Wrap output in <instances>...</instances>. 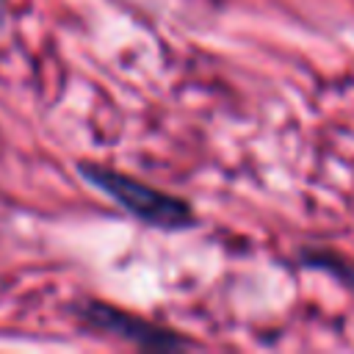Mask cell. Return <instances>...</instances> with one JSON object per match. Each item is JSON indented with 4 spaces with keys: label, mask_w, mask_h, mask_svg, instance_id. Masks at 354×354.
Instances as JSON below:
<instances>
[{
    "label": "cell",
    "mask_w": 354,
    "mask_h": 354,
    "mask_svg": "<svg viewBox=\"0 0 354 354\" xmlns=\"http://www.w3.org/2000/svg\"><path fill=\"white\" fill-rule=\"evenodd\" d=\"M80 313L97 329H105L111 335H119V337L133 340V343L147 346V348H180V346H185V340L180 335H174L171 329H163L158 324H149V321H144L138 315H130V313H124L119 307H111V304L91 301Z\"/></svg>",
    "instance_id": "7a4b0ae2"
},
{
    "label": "cell",
    "mask_w": 354,
    "mask_h": 354,
    "mask_svg": "<svg viewBox=\"0 0 354 354\" xmlns=\"http://www.w3.org/2000/svg\"><path fill=\"white\" fill-rule=\"evenodd\" d=\"M80 171L91 185H97L116 205H122L127 213H133L147 224H155L160 230H183L194 224L191 207L160 188H152L136 177H127L105 166H80Z\"/></svg>",
    "instance_id": "6da1fadb"
}]
</instances>
